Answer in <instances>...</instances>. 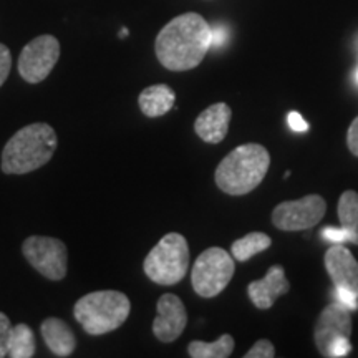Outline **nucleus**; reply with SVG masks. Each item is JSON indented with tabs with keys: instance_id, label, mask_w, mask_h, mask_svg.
<instances>
[{
	"instance_id": "nucleus-9",
	"label": "nucleus",
	"mask_w": 358,
	"mask_h": 358,
	"mask_svg": "<svg viewBox=\"0 0 358 358\" xmlns=\"http://www.w3.org/2000/svg\"><path fill=\"white\" fill-rule=\"evenodd\" d=\"M60 58V42L53 35H40L29 42L19 57V73L27 83L37 85L52 73Z\"/></svg>"
},
{
	"instance_id": "nucleus-11",
	"label": "nucleus",
	"mask_w": 358,
	"mask_h": 358,
	"mask_svg": "<svg viewBox=\"0 0 358 358\" xmlns=\"http://www.w3.org/2000/svg\"><path fill=\"white\" fill-rule=\"evenodd\" d=\"M187 325L185 303L174 294L161 295L156 303V319L153 322L155 337L163 343H171L181 337Z\"/></svg>"
},
{
	"instance_id": "nucleus-17",
	"label": "nucleus",
	"mask_w": 358,
	"mask_h": 358,
	"mask_svg": "<svg viewBox=\"0 0 358 358\" xmlns=\"http://www.w3.org/2000/svg\"><path fill=\"white\" fill-rule=\"evenodd\" d=\"M338 219L348 243L358 245V192L345 191L338 199Z\"/></svg>"
},
{
	"instance_id": "nucleus-18",
	"label": "nucleus",
	"mask_w": 358,
	"mask_h": 358,
	"mask_svg": "<svg viewBox=\"0 0 358 358\" xmlns=\"http://www.w3.org/2000/svg\"><path fill=\"white\" fill-rule=\"evenodd\" d=\"M236 342L232 335L224 334L216 342H191L187 345V353L192 358H227L234 352Z\"/></svg>"
},
{
	"instance_id": "nucleus-3",
	"label": "nucleus",
	"mask_w": 358,
	"mask_h": 358,
	"mask_svg": "<svg viewBox=\"0 0 358 358\" xmlns=\"http://www.w3.org/2000/svg\"><path fill=\"white\" fill-rule=\"evenodd\" d=\"M268 166H271V156L262 145L257 143L241 145L219 163L216 185L226 194L244 196L261 185Z\"/></svg>"
},
{
	"instance_id": "nucleus-15",
	"label": "nucleus",
	"mask_w": 358,
	"mask_h": 358,
	"mask_svg": "<svg viewBox=\"0 0 358 358\" xmlns=\"http://www.w3.org/2000/svg\"><path fill=\"white\" fill-rule=\"evenodd\" d=\"M40 332L47 343L48 350L55 357H70L77 348V338L64 320L50 317L40 325Z\"/></svg>"
},
{
	"instance_id": "nucleus-27",
	"label": "nucleus",
	"mask_w": 358,
	"mask_h": 358,
	"mask_svg": "<svg viewBox=\"0 0 358 358\" xmlns=\"http://www.w3.org/2000/svg\"><path fill=\"white\" fill-rule=\"evenodd\" d=\"M226 42V29L222 27H211V47H221Z\"/></svg>"
},
{
	"instance_id": "nucleus-13",
	"label": "nucleus",
	"mask_w": 358,
	"mask_h": 358,
	"mask_svg": "<svg viewBox=\"0 0 358 358\" xmlns=\"http://www.w3.org/2000/svg\"><path fill=\"white\" fill-rule=\"evenodd\" d=\"M290 290V282L285 277V271L282 266H272L267 274L261 280L250 282L248 294L250 302L261 310H267L274 306L280 295H285Z\"/></svg>"
},
{
	"instance_id": "nucleus-5",
	"label": "nucleus",
	"mask_w": 358,
	"mask_h": 358,
	"mask_svg": "<svg viewBox=\"0 0 358 358\" xmlns=\"http://www.w3.org/2000/svg\"><path fill=\"white\" fill-rule=\"evenodd\" d=\"M189 267V245L185 236L169 232L150 250L143 264L148 279L158 285H174L185 279Z\"/></svg>"
},
{
	"instance_id": "nucleus-29",
	"label": "nucleus",
	"mask_w": 358,
	"mask_h": 358,
	"mask_svg": "<svg viewBox=\"0 0 358 358\" xmlns=\"http://www.w3.org/2000/svg\"><path fill=\"white\" fill-rule=\"evenodd\" d=\"M357 78H358V75H357Z\"/></svg>"
},
{
	"instance_id": "nucleus-12",
	"label": "nucleus",
	"mask_w": 358,
	"mask_h": 358,
	"mask_svg": "<svg viewBox=\"0 0 358 358\" xmlns=\"http://www.w3.org/2000/svg\"><path fill=\"white\" fill-rule=\"evenodd\" d=\"M325 268L335 289L347 290L358 297V262L350 249L335 244L325 252Z\"/></svg>"
},
{
	"instance_id": "nucleus-14",
	"label": "nucleus",
	"mask_w": 358,
	"mask_h": 358,
	"mask_svg": "<svg viewBox=\"0 0 358 358\" xmlns=\"http://www.w3.org/2000/svg\"><path fill=\"white\" fill-rule=\"evenodd\" d=\"M232 111L226 103H214L206 108L194 123V131L201 140L211 145H217L226 138L229 131Z\"/></svg>"
},
{
	"instance_id": "nucleus-19",
	"label": "nucleus",
	"mask_w": 358,
	"mask_h": 358,
	"mask_svg": "<svg viewBox=\"0 0 358 358\" xmlns=\"http://www.w3.org/2000/svg\"><path fill=\"white\" fill-rule=\"evenodd\" d=\"M272 241L271 237L264 232H249L248 236H244L243 239H237L234 244H232V257L234 261L245 262L249 261L250 257L257 256V254L264 252L271 248Z\"/></svg>"
},
{
	"instance_id": "nucleus-6",
	"label": "nucleus",
	"mask_w": 358,
	"mask_h": 358,
	"mask_svg": "<svg viewBox=\"0 0 358 358\" xmlns=\"http://www.w3.org/2000/svg\"><path fill=\"white\" fill-rule=\"evenodd\" d=\"M234 272V257L229 252L221 248L206 249L192 267V289L199 297L213 299L229 285Z\"/></svg>"
},
{
	"instance_id": "nucleus-1",
	"label": "nucleus",
	"mask_w": 358,
	"mask_h": 358,
	"mask_svg": "<svg viewBox=\"0 0 358 358\" xmlns=\"http://www.w3.org/2000/svg\"><path fill=\"white\" fill-rule=\"evenodd\" d=\"M211 48V25L199 13L189 12L163 27L155 43L159 64L171 71L196 69Z\"/></svg>"
},
{
	"instance_id": "nucleus-23",
	"label": "nucleus",
	"mask_w": 358,
	"mask_h": 358,
	"mask_svg": "<svg viewBox=\"0 0 358 358\" xmlns=\"http://www.w3.org/2000/svg\"><path fill=\"white\" fill-rule=\"evenodd\" d=\"M12 69V55L8 47H6L3 43H0V87L6 83V80L8 78V73H10Z\"/></svg>"
},
{
	"instance_id": "nucleus-22",
	"label": "nucleus",
	"mask_w": 358,
	"mask_h": 358,
	"mask_svg": "<svg viewBox=\"0 0 358 358\" xmlns=\"http://www.w3.org/2000/svg\"><path fill=\"white\" fill-rule=\"evenodd\" d=\"M12 324L3 312H0V358L8 357V342L12 335Z\"/></svg>"
},
{
	"instance_id": "nucleus-26",
	"label": "nucleus",
	"mask_w": 358,
	"mask_h": 358,
	"mask_svg": "<svg viewBox=\"0 0 358 358\" xmlns=\"http://www.w3.org/2000/svg\"><path fill=\"white\" fill-rule=\"evenodd\" d=\"M289 127L292 128L294 131L303 133V131H307V129H308V123L302 118L301 113H297V111H290V113H289Z\"/></svg>"
},
{
	"instance_id": "nucleus-24",
	"label": "nucleus",
	"mask_w": 358,
	"mask_h": 358,
	"mask_svg": "<svg viewBox=\"0 0 358 358\" xmlns=\"http://www.w3.org/2000/svg\"><path fill=\"white\" fill-rule=\"evenodd\" d=\"M347 145H348V150L352 151V155H355L358 158V116L352 122L350 128H348Z\"/></svg>"
},
{
	"instance_id": "nucleus-10",
	"label": "nucleus",
	"mask_w": 358,
	"mask_h": 358,
	"mask_svg": "<svg viewBox=\"0 0 358 358\" xmlns=\"http://www.w3.org/2000/svg\"><path fill=\"white\" fill-rule=\"evenodd\" d=\"M352 310L343 303L332 302L319 315L315 325V345L322 357H330V350L340 340L350 338Z\"/></svg>"
},
{
	"instance_id": "nucleus-8",
	"label": "nucleus",
	"mask_w": 358,
	"mask_h": 358,
	"mask_svg": "<svg viewBox=\"0 0 358 358\" xmlns=\"http://www.w3.org/2000/svg\"><path fill=\"white\" fill-rule=\"evenodd\" d=\"M327 203L319 194H308L297 201H285L275 206L272 224L285 232L307 231L317 226L325 216Z\"/></svg>"
},
{
	"instance_id": "nucleus-4",
	"label": "nucleus",
	"mask_w": 358,
	"mask_h": 358,
	"mask_svg": "<svg viewBox=\"0 0 358 358\" xmlns=\"http://www.w3.org/2000/svg\"><path fill=\"white\" fill-rule=\"evenodd\" d=\"M131 312V302L120 290H96L78 299L73 315L88 335H105L120 329Z\"/></svg>"
},
{
	"instance_id": "nucleus-28",
	"label": "nucleus",
	"mask_w": 358,
	"mask_h": 358,
	"mask_svg": "<svg viewBox=\"0 0 358 358\" xmlns=\"http://www.w3.org/2000/svg\"><path fill=\"white\" fill-rule=\"evenodd\" d=\"M120 35H122V37H127V35H128V30H127V29H123V30H122V34H120Z\"/></svg>"
},
{
	"instance_id": "nucleus-20",
	"label": "nucleus",
	"mask_w": 358,
	"mask_h": 358,
	"mask_svg": "<svg viewBox=\"0 0 358 358\" xmlns=\"http://www.w3.org/2000/svg\"><path fill=\"white\" fill-rule=\"evenodd\" d=\"M35 335L29 325L19 324L12 329L10 342H8V357L30 358L35 355Z\"/></svg>"
},
{
	"instance_id": "nucleus-7",
	"label": "nucleus",
	"mask_w": 358,
	"mask_h": 358,
	"mask_svg": "<svg viewBox=\"0 0 358 358\" xmlns=\"http://www.w3.org/2000/svg\"><path fill=\"white\" fill-rule=\"evenodd\" d=\"M22 252L30 266L48 280H62L66 275V245L60 239L30 236L22 244Z\"/></svg>"
},
{
	"instance_id": "nucleus-21",
	"label": "nucleus",
	"mask_w": 358,
	"mask_h": 358,
	"mask_svg": "<svg viewBox=\"0 0 358 358\" xmlns=\"http://www.w3.org/2000/svg\"><path fill=\"white\" fill-rule=\"evenodd\" d=\"M275 348L267 338H261L254 343L252 348L245 353L244 358H274Z\"/></svg>"
},
{
	"instance_id": "nucleus-16",
	"label": "nucleus",
	"mask_w": 358,
	"mask_h": 358,
	"mask_svg": "<svg viewBox=\"0 0 358 358\" xmlns=\"http://www.w3.org/2000/svg\"><path fill=\"white\" fill-rule=\"evenodd\" d=\"M174 100H176V95H174L171 87L153 85V87L143 90L138 103H140V110L148 118H158V116L166 115L168 111L174 108Z\"/></svg>"
},
{
	"instance_id": "nucleus-2",
	"label": "nucleus",
	"mask_w": 358,
	"mask_h": 358,
	"mask_svg": "<svg viewBox=\"0 0 358 358\" xmlns=\"http://www.w3.org/2000/svg\"><path fill=\"white\" fill-rule=\"evenodd\" d=\"M57 133L47 123H32L19 129L2 151V171L27 174L45 166L57 150Z\"/></svg>"
},
{
	"instance_id": "nucleus-25",
	"label": "nucleus",
	"mask_w": 358,
	"mask_h": 358,
	"mask_svg": "<svg viewBox=\"0 0 358 358\" xmlns=\"http://www.w3.org/2000/svg\"><path fill=\"white\" fill-rule=\"evenodd\" d=\"M322 236H324L325 239H329L330 243H334V244L348 243L347 234L342 231V227H340V229H335V227H325V229L322 231Z\"/></svg>"
}]
</instances>
